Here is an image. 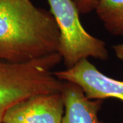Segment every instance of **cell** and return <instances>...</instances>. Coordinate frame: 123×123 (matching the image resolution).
Returning a JSON list of instances; mask_svg holds the SVG:
<instances>
[{
	"label": "cell",
	"mask_w": 123,
	"mask_h": 123,
	"mask_svg": "<svg viewBox=\"0 0 123 123\" xmlns=\"http://www.w3.org/2000/svg\"><path fill=\"white\" fill-rule=\"evenodd\" d=\"M64 109L61 92L37 94L10 107L2 123H62Z\"/></svg>",
	"instance_id": "obj_5"
},
{
	"label": "cell",
	"mask_w": 123,
	"mask_h": 123,
	"mask_svg": "<svg viewBox=\"0 0 123 123\" xmlns=\"http://www.w3.org/2000/svg\"><path fill=\"white\" fill-rule=\"evenodd\" d=\"M80 14H88L95 10L100 0H73Z\"/></svg>",
	"instance_id": "obj_8"
},
{
	"label": "cell",
	"mask_w": 123,
	"mask_h": 123,
	"mask_svg": "<svg viewBox=\"0 0 123 123\" xmlns=\"http://www.w3.org/2000/svg\"><path fill=\"white\" fill-rule=\"evenodd\" d=\"M47 1L60 30L59 53L66 68L88 57L108 59L105 43L84 29L79 19L80 13L73 0Z\"/></svg>",
	"instance_id": "obj_3"
},
{
	"label": "cell",
	"mask_w": 123,
	"mask_h": 123,
	"mask_svg": "<svg viewBox=\"0 0 123 123\" xmlns=\"http://www.w3.org/2000/svg\"><path fill=\"white\" fill-rule=\"evenodd\" d=\"M64 102L62 123H97L103 100H90L75 84L64 81L61 91Z\"/></svg>",
	"instance_id": "obj_6"
},
{
	"label": "cell",
	"mask_w": 123,
	"mask_h": 123,
	"mask_svg": "<svg viewBox=\"0 0 123 123\" xmlns=\"http://www.w3.org/2000/svg\"><path fill=\"white\" fill-rule=\"evenodd\" d=\"M61 61L59 53L27 62L0 60V123L18 102L37 94L61 92L64 81L51 71Z\"/></svg>",
	"instance_id": "obj_2"
},
{
	"label": "cell",
	"mask_w": 123,
	"mask_h": 123,
	"mask_svg": "<svg viewBox=\"0 0 123 123\" xmlns=\"http://www.w3.org/2000/svg\"><path fill=\"white\" fill-rule=\"evenodd\" d=\"M95 11L111 34L123 36V0H100Z\"/></svg>",
	"instance_id": "obj_7"
},
{
	"label": "cell",
	"mask_w": 123,
	"mask_h": 123,
	"mask_svg": "<svg viewBox=\"0 0 123 123\" xmlns=\"http://www.w3.org/2000/svg\"><path fill=\"white\" fill-rule=\"evenodd\" d=\"M60 38L50 11L31 0H0V60L27 62L59 53Z\"/></svg>",
	"instance_id": "obj_1"
},
{
	"label": "cell",
	"mask_w": 123,
	"mask_h": 123,
	"mask_svg": "<svg viewBox=\"0 0 123 123\" xmlns=\"http://www.w3.org/2000/svg\"><path fill=\"white\" fill-rule=\"evenodd\" d=\"M97 123H103V121H101L100 120H98H98H97Z\"/></svg>",
	"instance_id": "obj_10"
},
{
	"label": "cell",
	"mask_w": 123,
	"mask_h": 123,
	"mask_svg": "<svg viewBox=\"0 0 123 123\" xmlns=\"http://www.w3.org/2000/svg\"><path fill=\"white\" fill-rule=\"evenodd\" d=\"M114 49L117 57L121 60H123V44L114 46Z\"/></svg>",
	"instance_id": "obj_9"
},
{
	"label": "cell",
	"mask_w": 123,
	"mask_h": 123,
	"mask_svg": "<svg viewBox=\"0 0 123 123\" xmlns=\"http://www.w3.org/2000/svg\"><path fill=\"white\" fill-rule=\"evenodd\" d=\"M53 73L62 81L77 85L90 100L111 98L123 101V81L104 75L88 59L81 60L70 68Z\"/></svg>",
	"instance_id": "obj_4"
}]
</instances>
